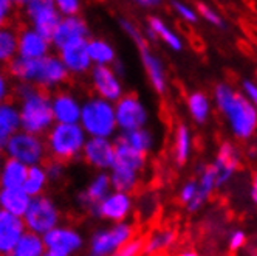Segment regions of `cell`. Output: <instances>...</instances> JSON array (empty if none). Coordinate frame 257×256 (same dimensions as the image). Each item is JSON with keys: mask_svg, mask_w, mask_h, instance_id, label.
Returning a JSON list of instances; mask_svg holds the SVG:
<instances>
[{"mask_svg": "<svg viewBox=\"0 0 257 256\" xmlns=\"http://www.w3.org/2000/svg\"><path fill=\"white\" fill-rule=\"evenodd\" d=\"M212 103L226 121L231 135L238 141H248L257 132V111L248 98L228 82H217Z\"/></svg>", "mask_w": 257, "mask_h": 256, "instance_id": "obj_1", "label": "cell"}, {"mask_svg": "<svg viewBox=\"0 0 257 256\" xmlns=\"http://www.w3.org/2000/svg\"><path fill=\"white\" fill-rule=\"evenodd\" d=\"M14 95L19 98L21 131L38 137L47 135L54 124L51 97L48 92L34 84L17 82Z\"/></svg>", "mask_w": 257, "mask_h": 256, "instance_id": "obj_2", "label": "cell"}, {"mask_svg": "<svg viewBox=\"0 0 257 256\" xmlns=\"http://www.w3.org/2000/svg\"><path fill=\"white\" fill-rule=\"evenodd\" d=\"M79 126L88 138H110L116 137L118 126L115 118V104L91 97L82 103Z\"/></svg>", "mask_w": 257, "mask_h": 256, "instance_id": "obj_3", "label": "cell"}, {"mask_svg": "<svg viewBox=\"0 0 257 256\" xmlns=\"http://www.w3.org/2000/svg\"><path fill=\"white\" fill-rule=\"evenodd\" d=\"M87 138V134L79 124L54 123L45 135L47 152L53 160L67 163L73 158L81 157Z\"/></svg>", "mask_w": 257, "mask_h": 256, "instance_id": "obj_4", "label": "cell"}, {"mask_svg": "<svg viewBox=\"0 0 257 256\" xmlns=\"http://www.w3.org/2000/svg\"><path fill=\"white\" fill-rule=\"evenodd\" d=\"M134 237L135 227L131 222H119L105 228H99L90 237L87 256H113Z\"/></svg>", "mask_w": 257, "mask_h": 256, "instance_id": "obj_5", "label": "cell"}, {"mask_svg": "<svg viewBox=\"0 0 257 256\" xmlns=\"http://www.w3.org/2000/svg\"><path fill=\"white\" fill-rule=\"evenodd\" d=\"M4 154L8 158L21 161L30 168V166H36V164H44L48 152H47V144L44 137L19 131L10 138L4 149Z\"/></svg>", "mask_w": 257, "mask_h": 256, "instance_id": "obj_6", "label": "cell"}, {"mask_svg": "<svg viewBox=\"0 0 257 256\" xmlns=\"http://www.w3.org/2000/svg\"><path fill=\"white\" fill-rule=\"evenodd\" d=\"M61 211L56 202L48 196H38L31 200V205L24 216L27 231L38 236H45L48 231L59 227Z\"/></svg>", "mask_w": 257, "mask_h": 256, "instance_id": "obj_7", "label": "cell"}, {"mask_svg": "<svg viewBox=\"0 0 257 256\" xmlns=\"http://www.w3.org/2000/svg\"><path fill=\"white\" fill-rule=\"evenodd\" d=\"M21 5L25 8L31 28L51 44L53 34L62 21L54 0H27V2H21Z\"/></svg>", "mask_w": 257, "mask_h": 256, "instance_id": "obj_8", "label": "cell"}, {"mask_svg": "<svg viewBox=\"0 0 257 256\" xmlns=\"http://www.w3.org/2000/svg\"><path fill=\"white\" fill-rule=\"evenodd\" d=\"M115 118L119 134H125L148 127L149 111L138 95L124 94V97L115 103Z\"/></svg>", "mask_w": 257, "mask_h": 256, "instance_id": "obj_9", "label": "cell"}, {"mask_svg": "<svg viewBox=\"0 0 257 256\" xmlns=\"http://www.w3.org/2000/svg\"><path fill=\"white\" fill-rule=\"evenodd\" d=\"M217 176V190L225 188L242 166V152L228 140L218 146L214 161L211 163Z\"/></svg>", "mask_w": 257, "mask_h": 256, "instance_id": "obj_10", "label": "cell"}, {"mask_svg": "<svg viewBox=\"0 0 257 256\" xmlns=\"http://www.w3.org/2000/svg\"><path fill=\"white\" fill-rule=\"evenodd\" d=\"M90 79L98 98L115 104L124 97L122 81L112 67L93 65L90 70Z\"/></svg>", "mask_w": 257, "mask_h": 256, "instance_id": "obj_11", "label": "cell"}, {"mask_svg": "<svg viewBox=\"0 0 257 256\" xmlns=\"http://www.w3.org/2000/svg\"><path fill=\"white\" fill-rule=\"evenodd\" d=\"M81 157L98 173H108L115 164V143L110 138H87Z\"/></svg>", "mask_w": 257, "mask_h": 256, "instance_id": "obj_12", "label": "cell"}, {"mask_svg": "<svg viewBox=\"0 0 257 256\" xmlns=\"http://www.w3.org/2000/svg\"><path fill=\"white\" fill-rule=\"evenodd\" d=\"M88 36H90L88 25L81 16L62 17V21L59 22L56 31H54L51 38V47L61 51L68 45L88 41L90 39Z\"/></svg>", "mask_w": 257, "mask_h": 256, "instance_id": "obj_13", "label": "cell"}, {"mask_svg": "<svg viewBox=\"0 0 257 256\" xmlns=\"http://www.w3.org/2000/svg\"><path fill=\"white\" fill-rule=\"evenodd\" d=\"M134 211L132 194L112 191L95 210V217L104 219L112 224L127 222V217Z\"/></svg>", "mask_w": 257, "mask_h": 256, "instance_id": "obj_14", "label": "cell"}, {"mask_svg": "<svg viewBox=\"0 0 257 256\" xmlns=\"http://www.w3.org/2000/svg\"><path fill=\"white\" fill-rule=\"evenodd\" d=\"M140 51V59L141 65L146 71V76H148L152 89L161 97H164L169 90V78H168V70L164 65L163 59L158 54L148 45H143L138 48Z\"/></svg>", "mask_w": 257, "mask_h": 256, "instance_id": "obj_15", "label": "cell"}, {"mask_svg": "<svg viewBox=\"0 0 257 256\" xmlns=\"http://www.w3.org/2000/svg\"><path fill=\"white\" fill-rule=\"evenodd\" d=\"M45 250L58 251L64 256H71L84 247V237L81 233L71 227L59 225L42 236Z\"/></svg>", "mask_w": 257, "mask_h": 256, "instance_id": "obj_16", "label": "cell"}, {"mask_svg": "<svg viewBox=\"0 0 257 256\" xmlns=\"http://www.w3.org/2000/svg\"><path fill=\"white\" fill-rule=\"evenodd\" d=\"M68 75L70 73L67 71L58 54L50 53L48 56L39 61V71L34 86H38L39 89L45 90V92H50V90L62 86L68 79Z\"/></svg>", "mask_w": 257, "mask_h": 256, "instance_id": "obj_17", "label": "cell"}, {"mask_svg": "<svg viewBox=\"0 0 257 256\" xmlns=\"http://www.w3.org/2000/svg\"><path fill=\"white\" fill-rule=\"evenodd\" d=\"M112 191H113L112 182H110L108 173H98L93 179H91L88 187L78 194L76 202L81 208H84L85 211H88L91 216H93L96 207Z\"/></svg>", "mask_w": 257, "mask_h": 256, "instance_id": "obj_18", "label": "cell"}, {"mask_svg": "<svg viewBox=\"0 0 257 256\" xmlns=\"http://www.w3.org/2000/svg\"><path fill=\"white\" fill-rule=\"evenodd\" d=\"M51 111L54 123L79 124L82 104L68 92H56L51 97Z\"/></svg>", "mask_w": 257, "mask_h": 256, "instance_id": "obj_19", "label": "cell"}, {"mask_svg": "<svg viewBox=\"0 0 257 256\" xmlns=\"http://www.w3.org/2000/svg\"><path fill=\"white\" fill-rule=\"evenodd\" d=\"M27 233L24 219L0 211V256H7Z\"/></svg>", "mask_w": 257, "mask_h": 256, "instance_id": "obj_20", "label": "cell"}, {"mask_svg": "<svg viewBox=\"0 0 257 256\" xmlns=\"http://www.w3.org/2000/svg\"><path fill=\"white\" fill-rule=\"evenodd\" d=\"M58 53H59L58 54L59 59L62 61L67 71L71 73V75H85V73H88L93 68V64H91V59L88 56L87 41L68 45Z\"/></svg>", "mask_w": 257, "mask_h": 256, "instance_id": "obj_21", "label": "cell"}, {"mask_svg": "<svg viewBox=\"0 0 257 256\" xmlns=\"http://www.w3.org/2000/svg\"><path fill=\"white\" fill-rule=\"evenodd\" d=\"M51 44L33 28H24L19 33V56L25 59H42L50 54Z\"/></svg>", "mask_w": 257, "mask_h": 256, "instance_id": "obj_22", "label": "cell"}, {"mask_svg": "<svg viewBox=\"0 0 257 256\" xmlns=\"http://www.w3.org/2000/svg\"><path fill=\"white\" fill-rule=\"evenodd\" d=\"M21 131V114L19 106L5 101L0 104V149H5L7 143L13 135Z\"/></svg>", "mask_w": 257, "mask_h": 256, "instance_id": "obj_23", "label": "cell"}, {"mask_svg": "<svg viewBox=\"0 0 257 256\" xmlns=\"http://www.w3.org/2000/svg\"><path fill=\"white\" fill-rule=\"evenodd\" d=\"M194 149V140H192V131L186 123H178L174 131V146L172 154L174 161L177 166H185L191 160Z\"/></svg>", "mask_w": 257, "mask_h": 256, "instance_id": "obj_24", "label": "cell"}, {"mask_svg": "<svg viewBox=\"0 0 257 256\" xmlns=\"http://www.w3.org/2000/svg\"><path fill=\"white\" fill-rule=\"evenodd\" d=\"M148 30H151L157 41H161L164 45H166L169 50L180 53L185 50V42H183L181 36L171 27L166 24V21L160 16H149L148 19Z\"/></svg>", "mask_w": 257, "mask_h": 256, "instance_id": "obj_25", "label": "cell"}, {"mask_svg": "<svg viewBox=\"0 0 257 256\" xmlns=\"http://www.w3.org/2000/svg\"><path fill=\"white\" fill-rule=\"evenodd\" d=\"M28 174V166L24 163L13 160V158H4L2 166H0V190H17L22 188Z\"/></svg>", "mask_w": 257, "mask_h": 256, "instance_id": "obj_26", "label": "cell"}, {"mask_svg": "<svg viewBox=\"0 0 257 256\" xmlns=\"http://www.w3.org/2000/svg\"><path fill=\"white\" fill-rule=\"evenodd\" d=\"M31 200L33 199L22 188L0 190V211L24 219L31 205Z\"/></svg>", "mask_w": 257, "mask_h": 256, "instance_id": "obj_27", "label": "cell"}, {"mask_svg": "<svg viewBox=\"0 0 257 256\" xmlns=\"http://www.w3.org/2000/svg\"><path fill=\"white\" fill-rule=\"evenodd\" d=\"M186 107L191 120L198 126H203L211 118L212 100L209 98V95L201 92V90H192L186 97Z\"/></svg>", "mask_w": 257, "mask_h": 256, "instance_id": "obj_28", "label": "cell"}, {"mask_svg": "<svg viewBox=\"0 0 257 256\" xmlns=\"http://www.w3.org/2000/svg\"><path fill=\"white\" fill-rule=\"evenodd\" d=\"M113 143H115V164L113 166H121V168L141 174L146 168V164H148V155L132 149L131 146H127L122 141H118L115 138H113Z\"/></svg>", "mask_w": 257, "mask_h": 256, "instance_id": "obj_29", "label": "cell"}, {"mask_svg": "<svg viewBox=\"0 0 257 256\" xmlns=\"http://www.w3.org/2000/svg\"><path fill=\"white\" fill-rule=\"evenodd\" d=\"M87 50H88V56H90L91 64L93 65L112 67L118 61L115 47L105 39H101V38L88 39L87 41Z\"/></svg>", "mask_w": 257, "mask_h": 256, "instance_id": "obj_30", "label": "cell"}, {"mask_svg": "<svg viewBox=\"0 0 257 256\" xmlns=\"http://www.w3.org/2000/svg\"><path fill=\"white\" fill-rule=\"evenodd\" d=\"M115 140L122 141L124 144L131 146L132 149H135L144 155L152 152L155 148V143H157L155 134H154V131L149 129V127H143V129L125 132V134H116Z\"/></svg>", "mask_w": 257, "mask_h": 256, "instance_id": "obj_31", "label": "cell"}, {"mask_svg": "<svg viewBox=\"0 0 257 256\" xmlns=\"http://www.w3.org/2000/svg\"><path fill=\"white\" fill-rule=\"evenodd\" d=\"M39 61L41 59H25L17 56L7 65V70L17 82L34 84L39 71Z\"/></svg>", "mask_w": 257, "mask_h": 256, "instance_id": "obj_32", "label": "cell"}, {"mask_svg": "<svg viewBox=\"0 0 257 256\" xmlns=\"http://www.w3.org/2000/svg\"><path fill=\"white\" fill-rule=\"evenodd\" d=\"M108 176H110V182H112V190L118 193L132 194L140 184V173L125 169L121 166H113L108 171Z\"/></svg>", "mask_w": 257, "mask_h": 256, "instance_id": "obj_33", "label": "cell"}, {"mask_svg": "<svg viewBox=\"0 0 257 256\" xmlns=\"http://www.w3.org/2000/svg\"><path fill=\"white\" fill-rule=\"evenodd\" d=\"M177 241V231L172 228H161V230H155L148 239L144 241V250L143 253L152 256L157 254L160 251L168 250L169 247H172Z\"/></svg>", "mask_w": 257, "mask_h": 256, "instance_id": "obj_34", "label": "cell"}, {"mask_svg": "<svg viewBox=\"0 0 257 256\" xmlns=\"http://www.w3.org/2000/svg\"><path fill=\"white\" fill-rule=\"evenodd\" d=\"M19 56V34L7 25L0 28V64L8 65L14 58Z\"/></svg>", "mask_w": 257, "mask_h": 256, "instance_id": "obj_35", "label": "cell"}, {"mask_svg": "<svg viewBox=\"0 0 257 256\" xmlns=\"http://www.w3.org/2000/svg\"><path fill=\"white\" fill-rule=\"evenodd\" d=\"M45 245L42 236H38L31 231H27L17 245L7 256H44Z\"/></svg>", "mask_w": 257, "mask_h": 256, "instance_id": "obj_36", "label": "cell"}, {"mask_svg": "<svg viewBox=\"0 0 257 256\" xmlns=\"http://www.w3.org/2000/svg\"><path fill=\"white\" fill-rule=\"evenodd\" d=\"M47 184H48V176H47V171L44 168V164H36V166H30L28 168L27 180H25L22 190L31 199H34V197H38V196H42Z\"/></svg>", "mask_w": 257, "mask_h": 256, "instance_id": "obj_37", "label": "cell"}, {"mask_svg": "<svg viewBox=\"0 0 257 256\" xmlns=\"http://www.w3.org/2000/svg\"><path fill=\"white\" fill-rule=\"evenodd\" d=\"M197 8V13L200 16V19L206 21V24H209L211 27L214 28H218V30H225L228 25H226V21L225 17L220 14L215 8H212L209 4H205V2H200L195 5Z\"/></svg>", "mask_w": 257, "mask_h": 256, "instance_id": "obj_38", "label": "cell"}, {"mask_svg": "<svg viewBox=\"0 0 257 256\" xmlns=\"http://www.w3.org/2000/svg\"><path fill=\"white\" fill-rule=\"evenodd\" d=\"M171 8H172V11L177 14L178 19L183 21V22L194 25V24H197V22L200 21V16H198V13H197V8L192 7V5H189V4H186V2H180V0H172V2H171Z\"/></svg>", "mask_w": 257, "mask_h": 256, "instance_id": "obj_39", "label": "cell"}, {"mask_svg": "<svg viewBox=\"0 0 257 256\" xmlns=\"http://www.w3.org/2000/svg\"><path fill=\"white\" fill-rule=\"evenodd\" d=\"M119 27L127 34V38L137 45V48H140L143 45H148V41L144 38V31H141V28L137 24H134L132 21L124 19L122 17V19H119Z\"/></svg>", "mask_w": 257, "mask_h": 256, "instance_id": "obj_40", "label": "cell"}, {"mask_svg": "<svg viewBox=\"0 0 257 256\" xmlns=\"http://www.w3.org/2000/svg\"><path fill=\"white\" fill-rule=\"evenodd\" d=\"M144 237L135 236L127 244H124L113 256H140L144 250Z\"/></svg>", "mask_w": 257, "mask_h": 256, "instance_id": "obj_41", "label": "cell"}, {"mask_svg": "<svg viewBox=\"0 0 257 256\" xmlns=\"http://www.w3.org/2000/svg\"><path fill=\"white\" fill-rule=\"evenodd\" d=\"M197 191H198V185H197V179H191L188 182H185V184L181 185L180 191H178V199L180 202L188 207L192 200L195 199L197 196Z\"/></svg>", "mask_w": 257, "mask_h": 256, "instance_id": "obj_42", "label": "cell"}, {"mask_svg": "<svg viewBox=\"0 0 257 256\" xmlns=\"http://www.w3.org/2000/svg\"><path fill=\"white\" fill-rule=\"evenodd\" d=\"M44 168L47 171L48 180H51V182H59L65 174V163L53 160V158L44 161Z\"/></svg>", "mask_w": 257, "mask_h": 256, "instance_id": "obj_43", "label": "cell"}, {"mask_svg": "<svg viewBox=\"0 0 257 256\" xmlns=\"http://www.w3.org/2000/svg\"><path fill=\"white\" fill-rule=\"evenodd\" d=\"M56 8L62 17H75L81 13L79 0H56Z\"/></svg>", "mask_w": 257, "mask_h": 256, "instance_id": "obj_44", "label": "cell"}, {"mask_svg": "<svg viewBox=\"0 0 257 256\" xmlns=\"http://www.w3.org/2000/svg\"><path fill=\"white\" fill-rule=\"evenodd\" d=\"M246 244V233L240 228L232 230L228 236V248L231 251H238Z\"/></svg>", "mask_w": 257, "mask_h": 256, "instance_id": "obj_45", "label": "cell"}, {"mask_svg": "<svg viewBox=\"0 0 257 256\" xmlns=\"http://www.w3.org/2000/svg\"><path fill=\"white\" fill-rule=\"evenodd\" d=\"M242 94L248 98V101L254 106L257 111V81L243 79L242 81Z\"/></svg>", "mask_w": 257, "mask_h": 256, "instance_id": "obj_46", "label": "cell"}, {"mask_svg": "<svg viewBox=\"0 0 257 256\" xmlns=\"http://www.w3.org/2000/svg\"><path fill=\"white\" fill-rule=\"evenodd\" d=\"M13 8H14V4L10 2V0H0V28L7 27V22L13 13Z\"/></svg>", "mask_w": 257, "mask_h": 256, "instance_id": "obj_47", "label": "cell"}, {"mask_svg": "<svg viewBox=\"0 0 257 256\" xmlns=\"http://www.w3.org/2000/svg\"><path fill=\"white\" fill-rule=\"evenodd\" d=\"M8 95H10V84L5 73L0 70V104L8 101Z\"/></svg>", "mask_w": 257, "mask_h": 256, "instance_id": "obj_48", "label": "cell"}, {"mask_svg": "<svg viewBox=\"0 0 257 256\" xmlns=\"http://www.w3.org/2000/svg\"><path fill=\"white\" fill-rule=\"evenodd\" d=\"M249 197H251V202L257 207V171L252 174L251 187H249Z\"/></svg>", "mask_w": 257, "mask_h": 256, "instance_id": "obj_49", "label": "cell"}, {"mask_svg": "<svg viewBox=\"0 0 257 256\" xmlns=\"http://www.w3.org/2000/svg\"><path fill=\"white\" fill-rule=\"evenodd\" d=\"M138 7H143V8H157L161 5L160 0H138L137 2Z\"/></svg>", "mask_w": 257, "mask_h": 256, "instance_id": "obj_50", "label": "cell"}, {"mask_svg": "<svg viewBox=\"0 0 257 256\" xmlns=\"http://www.w3.org/2000/svg\"><path fill=\"white\" fill-rule=\"evenodd\" d=\"M178 256H200V254H198V251L194 250V248H186V250H183Z\"/></svg>", "mask_w": 257, "mask_h": 256, "instance_id": "obj_51", "label": "cell"}, {"mask_svg": "<svg viewBox=\"0 0 257 256\" xmlns=\"http://www.w3.org/2000/svg\"><path fill=\"white\" fill-rule=\"evenodd\" d=\"M2 163H4V151L0 149V166H2Z\"/></svg>", "mask_w": 257, "mask_h": 256, "instance_id": "obj_52", "label": "cell"}]
</instances>
